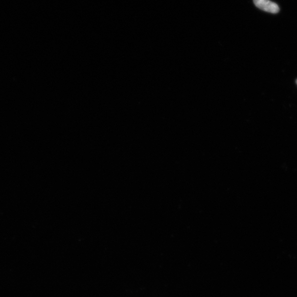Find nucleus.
I'll use <instances>...</instances> for the list:
<instances>
[{
  "instance_id": "obj_1",
  "label": "nucleus",
  "mask_w": 297,
  "mask_h": 297,
  "mask_svg": "<svg viewBox=\"0 0 297 297\" xmlns=\"http://www.w3.org/2000/svg\"><path fill=\"white\" fill-rule=\"evenodd\" d=\"M255 5L265 12L277 13L280 11V7L276 3L270 0H253Z\"/></svg>"
},
{
  "instance_id": "obj_2",
  "label": "nucleus",
  "mask_w": 297,
  "mask_h": 297,
  "mask_svg": "<svg viewBox=\"0 0 297 297\" xmlns=\"http://www.w3.org/2000/svg\"><path fill=\"white\" fill-rule=\"evenodd\" d=\"M296 83H297V80Z\"/></svg>"
}]
</instances>
